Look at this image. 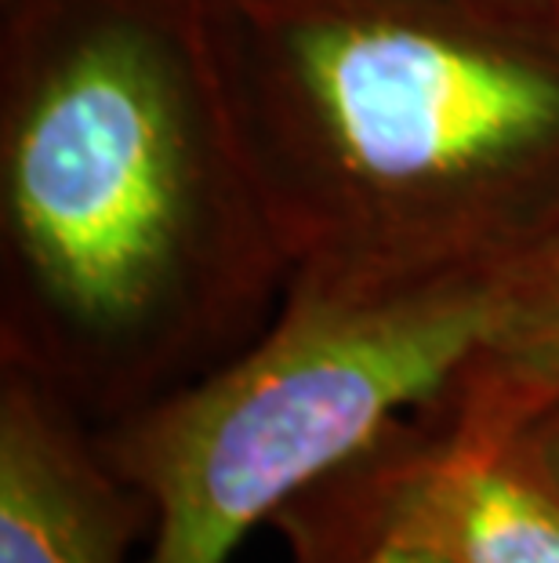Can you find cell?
<instances>
[{"label":"cell","mask_w":559,"mask_h":563,"mask_svg":"<svg viewBox=\"0 0 559 563\" xmlns=\"http://www.w3.org/2000/svg\"><path fill=\"white\" fill-rule=\"evenodd\" d=\"M288 280L211 0H0V364L105 426L244 350Z\"/></svg>","instance_id":"cell-1"},{"label":"cell","mask_w":559,"mask_h":563,"mask_svg":"<svg viewBox=\"0 0 559 563\" xmlns=\"http://www.w3.org/2000/svg\"><path fill=\"white\" fill-rule=\"evenodd\" d=\"M211 33L291 269L559 244V0H211Z\"/></svg>","instance_id":"cell-2"},{"label":"cell","mask_w":559,"mask_h":563,"mask_svg":"<svg viewBox=\"0 0 559 563\" xmlns=\"http://www.w3.org/2000/svg\"><path fill=\"white\" fill-rule=\"evenodd\" d=\"M513 273L299 266L244 350L113 418L99 443L153 506L146 563H230L258 523L461 378Z\"/></svg>","instance_id":"cell-3"},{"label":"cell","mask_w":559,"mask_h":563,"mask_svg":"<svg viewBox=\"0 0 559 563\" xmlns=\"http://www.w3.org/2000/svg\"><path fill=\"white\" fill-rule=\"evenodd\" d=\"M294 563L407 545L444 563H559V490L513 429L450 389L277 512Z\"/></svg>","instance_id":"cell-4"},{"label":"cell","mask_w":559,"mask_h":563,"mask_svg":"<svg viewBox=\"0 0 559 563\" xmlns=\"http://www.w3.org/2000/svg\"><path fill=\"white\" fill-rule=\"evenodd\" d=\"M153 506L55 386L0 364V563H127Z\"/></svg>","instance_id":"cell-5"},{"label":"cell","mask_w":559,"mask_h":563,"mask_svg":"<svg viewBox=\"0 0 559 563\" xmlns=\"http://www.w3.org/2000/svg\"><path fill=\"white\" fill-rule=\"evenodd\" d=\"M450 397L513 433L559 400V244L508 277L494 328Z\"/></svg>","instance_id":"cell-6"},{"label":"cell","mask_w":559,"mask_h":563,"mask_svg":"<svg viewBox=\"0 0 559 563\" xmlns=\"http://www.w3.org/2000/svg\"><path fill=\"white\" fill-rule=\"evenodd\" d=\"M519 448L530 454V462L549 476V484L559 490V400L541 407L530 422L516 429Z\"/></svg>","instance_id":"cell-7"},{"label":"cell","mask_w":559,"mask_h":563,"mask_svg":"<svg viewBox=\"0 0 559 563\" xmlns=\"http://www.w3.org/2000/svg\"><path fill=\"white\" fill-rule=\"evenodd\" d=\"M356 563H444V560H436L433 553H422V549H407V545H378Z\"/></svg>","instance_id":"cell-8"}]
</instances>
